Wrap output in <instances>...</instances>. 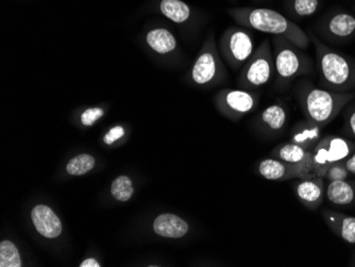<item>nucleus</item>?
<instances>
[{"instance_id":"obj_21","label":"nucleus","mask_w":355,"mask_h":267,"mask_svg":"<svg viewBox=\"0 0 355 267\" xmlns=\"http://www.w3.org/2000/svg\"><path fill=\"white\" fill-rule=\"evenodd\" d=\"M159 11L175 24H184L191 19L193 9L183 0H159Z\"/></svg>"},{"instance_id":"obj_2","label":"nucleus","mask_w":355,"mask_h":267,"mask_svg":"<svg viewBox=\"0 0 355 267\" xmlns=\"http://www.w3.org/2000/svg\"><path fill=\"white\" fill-rule=\"evenodd\" d=\"M228 14L239 25L271 35H282L300 49H306L311 44L308 33L298 25L268 8H232Z\"/></svg>"},{"instance_id":"obj_27","label":"nucleus","mask_w":355,"mask_h":267,"mask_svg":"<svg viewBox=\"0 0 355 267\" xmlns=\"http://www.w3.org/2000/svg\"><path fill=\"white\" fill-rule=\"evenodd\" d=\"M344 110V127L343 129L346 135L355 139V103L351 101Z\"/></svg>"},{"instance_id":"obj_20","label":"nucleus","mask_w":355,"mask_h":267,"mask_svg":"<svg viewBox=\"0 0 355 267\" xmlns=\"http://www.w3.org/2000/svg\"><path fill=\"white\" fill-rule=\"evenodd\" d=\"M149 47L159 55H168L177 49V40L166 28H155L146 35Z\"/></svg>"},{"instance_id":"obj_31","label":"nucleus","mask_w":355,"mask_h":267,"mask_svg":"<svg viewBox=\"0 0 355 267\" xmlns=\"http://www.w3.org/2000/svg\"><path fill=\"white\" fill-rule=\"evenodd\" d=\"M80 267H101V264L95 259H87L81 263Z\"/></svg>"},{"instance_id":"obj_5","label":"nucleus","mask_w":355,"mask_h":267,"mask_svg":"<svg viewBox=\"0 0 355 267\" xmlns=\"http://www.w3.org/2000/svg\"><path fill=\"white\" fill-rule=\"evenodd\" d=\"M275 76L276 69L270 41L265 39L245 63L239 77V83L243 89L253 91L265 87Z\"/></svg>"},{"instance_id":"obj_29","label":"nucleus","mask_w":355,"mask_h":267,"mask_svg":"<svg viewBox=\"0 0 355 267\" xmlns=\"http://www.w3.org/2000/svg\"><path fill=\"white\" fill-rule=\"evenodd\" d=\"M123 135H125V130H123V127H119H119L112 128L111 130L105 135L103 141H105V144L111 145L113 144L115 141H117V139L123 137Z\"/></svg>"},{"instance_id":"obj_14","label":"nucleus","mask_w":355,"mask_h":267,"mask_svg":"<svg viewBox=\"0 0 355 267\" xmlns=\"http://www.w3.org/2000/svg\"><path fill=\"white\" fill-rule=\"evenodd\" d=\"M271 157L284 161L289 164L303 167L315 176L314 169H313L312 151L306 150L294 143L287 142L279 145L271 151Z\"/></svg>"},{"instance_id":"obj_4","label":"nucleus","mask_w":355,"mask_h":267,"mask_svg":"<svg viewBox=\"0 0 355 267\" xmlns=\"http://www.w3.org/2000/svg\"><path fill=\"white\" fill-rule=\"evenodd\" d=\"M273 59L276 69L275 89H284L295 78L313 73L312 60L282 35H273Z\"/></svg>"},{"instance_id":"obj_33","label":"nucleus","mask_w":355,"mask_h":267,"mask_svg":"<svg viewBox=\"0 0 355 267\" xmlns=\"http://www.w3.org/2000/svg\"><path fill=\"white\" fill-rule=\"evenodd\" d=\"M255 3H260V1H263V0H254Z\"/></svg>"},{"instance_id":"obj_32","label":"nucleus","mask_w":355,"mask_h":267,"mask_svg":"<svg viewBox=\"0 0 355 267\" xmlns=\"http://www.w3.org/2000/svg\"><path fill=\"white\" fill-rule=\"evenodd\" d=\"M349 264H350V266H355V252L353 254L352 258H351L350 263H349Z\"/></svg>"},{"instance_id":"obj_11","label":"nucleus","mask_w":355,"mask_h":267,"mask_svg":"<svg viewBox=\"0 0 355 267\" xmlns=\"http://www.w3.org/2000/svg\"><path fill=\"white\" fill-rule=\"evenodd\" d=\"M257 173L263 178L270 181H285L291 179H302L314 176L310 171L298 166L289 164L276 158H267L257 164Z\"/></svg>"},{"instance_id":"obj_24","label":"nucleus","mask_w":355,"mask_h":267,"mask_svg":"<svg viewBox=\"0 0 355 267\" xmlns=\"http://www.w3.org/2000/svg\"><path fill=\"white\" fill-rule=\"evenodd\" d=\"M95 166V159L91 155H80L71 159L67 166V171L73 176L87 174Z\"/></svg>"},{"instance_id":"obj_8","label":"nucleus","mask_w":355,"mask_h":267,"mask_svg":"<svg viewBox=\"0 0 355 267\" xmlns=\"http://www.w3.org/2000/svg\"><path fill=\"white\" fill-rule=\"evenodd\" d=\"M223 69L218 53L215 49L214 40L209 37L191 67V81L199 87L211 85L221 77Z\"/></svg>"},{"instance_id":"obj_7","label":"nucleus","mask_w":355,"mask_h":267,"mask_svg":"<svg viewBox=\"0 0 355 267\" xmlns=\"http://www.w3.org/2000/svg\"><path fill=\"white\" fill-rule=\"evenodd\" d=\"M221 51L225 60L234 69L248 61L254 53V40L248 30L233 27L223 33L220 42Z\"/></svg>"},{"instance_id":"obj_10","label":"nucleus","mask_w":355,"mask_h":267,"mask_svg":"<svg viewBox=\"0 0 355 267\" xmlns=\"http://www.w3.org/2000/svg\"><path fill=\"white\" fill-rule=\"evenodd\" d=\"M321 37L332 43H346L355 37V17L348 12H335L321 24Z\"/></svg>"},{"instance_id":"obj_15","label":"nucleus","mask_w":355,"mask_h":267,"mask_svg":"<svg viewBox=\"0 0 355 267\" xmlns=\"http://www.w3.org/2000/svg\"><path fill=\"white\" fill-rule=\"evenodd\" d=\"M32 223L40 234L47 239L58 238L62 232L59 217L49 207L39 205L31 212Z\"/></svg>"},{"instance_id":"obj_17","label":"nucleus","mask_w":355,"mask_h":267,"mask_svg":"<svg viewBox=\"0 0 355 267\" xmlns=\"http://www.w3.org/2000/svg\"><path fill=\"white\" fill-rule=\"evenodd\" d=\"M321 137H322V127L305 119L294 126L291 132L289 142L294 143L306 150L313 151Z\"/></svg>"},{"instance_id":"obj_23","label":"nucleus","mask_w":355,"mask_h":267,"mask_svg":"<svg viewBox=\"0 0 355 267\" xmlns=\"http://www.w3.org/2000/svg\"><path fill=\"white\" fill-rule=\"evenodd\" d=\"M0 266L21 267V260L19 250L10 241L0 243Z\"/></svg>"},{"instance_id":"obj_12","label":"nucleus","mask_w":355,"mask_h":267,"mask_svg":"<svg viewBox=\"0 0 355 267\" xmlns=\"http://www.w3.org/2000/svg\"><path fill=\"white\" fill-rule=\"evenodd\" d=\"M295 193L302 206L310 210H316L326 197L324 177L312 176L299 179L295 184Z\"/></svg>"},{"instance_id":"obj_13","label":"nucleus","mask_w":355,"mask_h":267,"mask_svg":"<svg viewBox=\"0 0 355 267\" xmlns=\"http://www.w3.org/2000/svg\"><path fill=\"white\" fill-rule=\"evenodd\" d=\"M287 117L286 107L281 103H273L262 110L254 121L257 128L263 135L276 137L286 127Z\"/></svg>"},{"instance_id":"obj_25","label":"nucleus","mask_w":355,"mask_h":267,"mask_svg":"<svg viewBox=\"0 0 355 267\" xmlns=\"http://www.w3.org/2000/svg\"><path fill=\"white\" fill-rule=\"evenodd\" d=\"M112 196L119 201H128L135 193L132 181L129 177L121 176L115 179L111 187Z\"/></svg>"},{"instance_id":"obj_6","label":"nucleus","mask_w":355,"mask_h":267,"mask_svg":"<svg viewBox=\"0 0 355 267\" xmlns=\"http://www.w3.org/2000/svg\"><path fill=\"white\" fill-rule=\"evenodd\" d=\"M355 151V144L350 139L337 135L321 137L312 151L315 176L324 177L331 165L343 162Z\"/></svg>"},{"instance_id":"obj_30","label":"nucleus","mask_w":355,"mask_h":267,"mask_svg":"<svg viewBox=\"0 0 355 267\" xmlns=\"http://www.w3.org/2000/svg\"><path fill=\"white\" fill-rule=\"evenodd\" d=\"M343 162H344L347 169L350 171V174L355 175V153H353L349 158H347L346 160L343 161Z\"/></svg>"},{"instance_id":"obj_22","label":"nucleus","mask_w":355,"mask_h":267,"mask_svg":"<svg viewBox=\"0 0 355 267\" xmlns=\"http://www.w3.org/2000/svg\"><path fill=\"white\" fill-rule=\"evenodd\" d=\"M320 0H289L288 11L297 19H306L318 11Z\"/></svg>"},{"instance_id":"obj_9","label":"nucleus","mask_w":355,"mask_h":267,"mask_svg":"<svg viewBox=\"0 0 355 267\" xmlns=\"http://www.w3.org/2000/svg\"><path fill=\"white\" fill-rule=\"evenodd\" d=\"M218 105L228 115L244 117L259 105L260 95L248 89H225L218 94Z\"/></svg>"},{"instance_id":"obj_16","label":"nucleus","mask_w":355,"mask_h":267,"mask_svg":"<svg viewBox=\"0 0 355 267\" xmlns=\"http://www.w3.org/2000/svg\"><path fill=\"white\" fill-rule=\"evenodd\" d=\"M322 217L327 226L337 236L349 244H355V217L329 209L322 211Z\"/></svg>"},{"instance_id":"obj_34","label":"nucleus","mask_w":355,"mask_h":267,"mask_svg":"<svg viewBox=\"0 0 355 267\" xmlns=\"http://www.w3.org/2000/svg\"><path fill=\"white\" fill-rule=\"evenodd\" d=\"M354 11H355V7H354Z\"/></svg>"},{"instance_id":"obj_28","label":"nucleus","mask_w":355,"mask_h":267,"mask_svg":"<svg viewBox=\"0 0 355 267\" xmlns=\"http://www.w3.org/2000/svg\"><path fill=\"white\" fill-rule=\"evenodd\" d=\"M103 115V110L101 107H91L81 114V123L85 126H93Z\"/></svg>"},{"instance_id":"obj_26","label":"nucleus","mask_w":355,"mask_h":267,"mask_svg":"<svg viewBox=\"0 0 355 267\" xmlns=\"http://www.w3.org/2000/svg\"><path fill=\"white\" fill-rule=\"evenodd\" d=\"M350 176V171L345 166L344 162L335 163L331 165L324 175V179L328 180L329 182L337 180H345Z\"/></svg>"},{"instance_id":"obj_3","label":"nucleus","mask_w":355,"mask_h":267,"mask_svg":"<svg viewBox=\"0 0 355 267\" xmlns=\"http://www.w3.org/2000/svg\"><path fill=\"white\" fill-rule=\"evenodd\" d=\"M308 35L316 51L320 87L336 93L355 92V60L330 49L312 30Z\"/></svg>"},{"instance_id":"obj_18","label":"nucleus","mask_w":355,"mask_h":267,"mask_svg":"<svg viewBox=\"0 0 355 267\" xmlns=\"http://www.w3.org/2000/svg\"><path fill=\"white\" fill-rule=\"evenodd\" d=\"M153 230L163 238L181 239L189 232V226L184 219L178 215L164 213L155 219Z\"/></svg>"},{"instance_id":"obj_19","label":"nucleus","mask_w":355,"mask_h":267,"mask_svg":"<svg viewBox=\"0 0 355 267\" xmlns=\"http://www.w3.org/2000/svg\"><path fill=\"white\" fill-rule=\"evenodd\" d=\"M326 197L334 206H351L355 203V180H337L329 182Z\"/></svg>"},{"instance_id":"obj_1","label":"nucleus","mask_w":355,"mask_h":267,"mask_svg":"<svg viewBox=\"0 0 355 267\" xmlns=\"http://www.w3.org/2000/svg\"><path fill=\"white\" fill-rule=\"evenodd\" d=\"M294 92L305 119L322 128L332 123L355 98V92L336 93L316 87L310 80L299 81Z\"/></svg>"}]
</instances>
